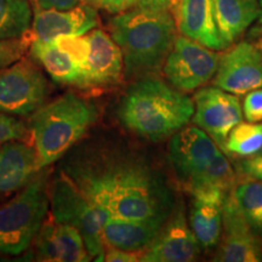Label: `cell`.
<instances>
[{
  "instance_id": "obj_1",
  "label": "cell",
  "mask_w": 262,
  "mask_h": 262,
  "mask_svg": "<svg viewBox=\"0 0 262 262\" xmlns=\"http://www.w3.org/2000/svg\"><path fill=\"white\" fill-rule=\"evenodd\" d=\"M61 172L110 217L165 222L175 208L160 173L125 153L84 147L67 156Z\"/></svg>"
},
{
  "instance_id": "obj_2",
  "label": "cell",
  "mask_w": 262,
  "mask_h": 262,
  "mask_svg": "<svg viewBox=\"0 0 262 262\" xmlns=\"http://www.w3.org/2000/svg\"><path fill=\"white\" fill-rule=\"evenodd\" d=\"M110 31L122 50L127 78L153 75L162 70L178 38V25L171 12L139 8L111 18Z\"/></svg>"
},
{
  "instance_id": "obj_3",
  "label": "cell",
  "mask_w": 262,
  "mask_h": 262,
  "mask_svg": "<svg viewBox=\"0 0 262 262\" xmlns=\"http://www.w3.org/2000/svg\"><path fill=\"white\" fill-rule=\"evenodd\" d=\"M194 103L155 75L139 78L127 90L119 118L127 129L152 142L172 136L192 119Z\"/></svg>"
},
{
  "instance_id": "obj_4",
  "label": "cell",
  "mask_w": 262,
  "mask_h": 262,
  "mask_svg": "<svg viewBox=\"0 0 262 262\" xmlns=\"http://www.w3.org/2000/svg\"><path fill=\"white\" fill-rule=\"evenodd\" d=\"M97 108L73 93L41 106L29 119V133L42 170L73 148L97 119Z\"/></svg>"
},
{
  "instance_id": "obj_5",
  "label": "cell",
  "mask_w": 262,
  "mask_h": 262,
  "mask_svg": "<svg viewBox=\"0 0 262 262\" xmlns=\"http://www.w3.org/2000/svg\"><path fill=\"white\" fill-rule=\"evenodd\" d=\"M50 209L48 176H35L0 205V256H17L32 247Z\"/></svg>"
},
{
  "instance_id": "obj_6",
  "label": "cell",
  "mask_w": 262,
  "mask_h": 262,
  "mask_svg": "<svg viewBox=\"0 0 262 262\" xmlns=\"http://www.w3.org/2000/svg\"><path fill=\"white\" fill-rule=\"evenodd\" d=\"M49 199L52 219L77 229L90 256L103 261L106 245L102 229L110 215L94 205L61 171L49 186Z\"/></svg>"
},
{
  "instance_id": "obj_7",
  "label": "cell",
  "mask_w": 262,
  "mask_h": 262,
  "mask_svg": "<svg viewBox=\"0 0 262 262\" xmlns=\"http://www.w3.org/2000/svg\"><path fill=\"white\" fill-rule=\"evenodd\" d=\"M49 91L48 79L32 61L21 58L0 68V112L32 116L44 106Z\"/></svg>"
},
{
  "instance_id": "obj_8",
  "label": "cell",
  "mask_w": 262,
  "mask_h": 262,
  "mask_svg": "<svg viewBox=\"0 0 262 262\" xmlns=\"http://www.w3.org/2000/svg\"><path fill=\"white\" fill-rule=\"evenodd\" d=\"M220 55L185 35L178 37L163 66L166 79L182 93L194 91L214 78Z\"/></svg>"
},
{
  "instance_id": "obj_9",
  "label": "cell",
  "mask_w": 262,
  "mask_h": 262,
  "mask_svg": "<svg viewBox=\"0 0 262 262\" xmlns=\"http://www.w3.org/2000/svg\"><path fill=\"white\" fill-rule=\"evenodd\" d=\"M193 122L221 148L232 129L243 119L241 101L233 94L217 86L203 88L194 95Z\"/></svg>"
},
{
  "instance_id": "obj_10",
  "label": "cell",
  "mask_w": 262,
  "mask_h": 262,
  "mask_svg": "<svg viewBox=\"0 0 262 262\" xmlns=\"http://www.w3.org/2000/svg\"><path fill=\"white\" fill-rule=\"evenodd\" d=\"M201 244L186 220L183 206L173 208L155 241L141 253L143 262H191L201 254Z\"/></svg>"
},
{
  "instance_id": "obj_11",
  "label": "cell",
  "mask_w": 262,
  "mask_h": 262,
  "mask_svg": "<svg viewBox=\"0 0 262 262\" xmlns=\"http://www.w3.org/2000/svg\"><path fill=\"white\" fill-rule=\"evenodd\" d=\"M214 84L235 95L262 89V52L255 44L241 41L220 57Z\"/></svg>"
},
{
  "instance_id": "obj_12",
  "label": "cell",
  "mask_w": 262,
  "mask_h": 262,
  "mask_svg": "<svg viewBox=\"0 0 262 262\" xmlns=\"http://www.w3.org/2000/svg\"><path fill=\"white\" fill-rule=\"evenodd\" d=\"M100 24L96 8L88 3L68 10L33 6L31 33L33 40L49 41L60 37H81Z\"/></svg>"
},
{
  "instance_id": "obj_13",
  "label": "cell",
  "mask_w": 262,
  "mask_h": 262,
  "mask_svg": "<svg viewBox=\"0 0 262 262\" xmlns=\"http://www.w3.org/2000/svg\"><path fill=\"white\" fill-rule=\"evenodd\" d=\"M88 54L83 67L81 89L108 88L119 84L124 74L123 54L113 38L100 28L85 34Z\"/></svg>"
},
{
  "instance_id": "obj_14",
  "label": "cell",
  "mask_w": 262,
  "mask_h": 262,
  "mask_svg": "<svg viewBox=\"0 0 262 262\" xmlns=\"http://www.w3.org/2000/svg\"><path fill=\"white\" fill-rule=\"evenodd\" d=\"M224 237L215 261L258 262L262 261V239L258 238L239 210L229 191L222 204Z\"/></svg>"
},
{
  "instance_id": "obj_15",
  "label": "cell",
  "mask_w": 262,
  "mask_h": 262,
  "mask_svg": "<svg viewBox=\"0 0 262 262\" xmlns=\"http://www.w3.org/2000/svg\"><path fill=\"white\" fill-rule=\"evenodd\" d=\"M219 152L214 140L199 126H183L169 143L170 162L185 185L204 171Z\"/></svg>"
},
{
  "instance_id": "obj_16",
  "label": "cell",
  "mask_w": 262,
  "mask_h": 262,
  "mask_svg": "<svg viewBox=\"0 0 262 262\" xmlns=\"http://www.w3.org/2000/svg\"><path fill=\"white\" fill-rule=\"evenodd\" d=\"M35 258L48 262H84L90 254L77 229L52 219H45L33 242Z\"/></svg>"
},
{
  "instance_id": "obj_17",
  "label": "cell",
  "mask_w": 262,
  "mask_h": 262,
  "mask_svg": "<svg viewBox=\"0 0 262 262\" xmlns=\"http://www.w3.org/2000/svg\"><path fill=\"white\" fill-rule=\"evenodd\" d=\"M176 25L185 37L211 50H225L216 25L215 0H179Z\"/></svg>"
},
{
  "instance_id": "obj_18",
  "label": "cell",
  "mask_w": 262,
  "mask_h": 262,
  "mask_svg": "<svg viewBox=\"0 0 262 262\" xmlns=\"http://www.w3.org/2000/svg\"><path fill=\"white\" fill-rule=\"evenodd\" d=\"M40 171L38 155L22 141L0 146V192H14L28 185Z\"/></svg>"
},
{
  "instance_id": "obj_19",
  "label": "cell",
  "mask_w": 262,
  "mask_h": 262,
  "mask_svg": "<svg viewBox=\"0 0 262 262\" xmlns=\"http://www.w3.org/2000/svg\"><path fill=\"white\" fill-rule=\"evenodd\" d=\"M29 52L31 56L44 67L52 80L81 89L83 70L79 61L56 40H33Z\"/></svg>"
},
{
  "instance_id": "obj_20",
  "label": "cell",
  "mask_w": 262,
  "mask_h": 262,
  "mask_svg": "<svg viewBox=\"0 0 262 262\" xmlns=\"http://www.w3.org/2000/svg\"><path fill=\"white\" fill-rule=\"evenodd\" d=\"M164 224L165 222L110 217L102 229L104 245L142 253L155 241Z\"/></svg>"
},
{
  "instance_id": "obj_21",
  "label": "cell",
  "mask_w": 262,
  "mask_h": 262,
  "mask_svg": "<svg viewBox=\"0 0 262 262\" xmlns=\"http://www.w3.org/2000/svg\"><path fill=\"white\" fill-rule=\"evenodd\" d=\"M258 16V0H215L216 25L225 49L234 44Z\"/></svg>"
},
{
  "instance_id": "obj_22",
  "label": "cell",
  "mask_w": 262,
  "mask_h": 262,
  "mask_svg": "<svg viewBox=\"0 0 262 262\" xmlns=\"http://www.w3.org/2000/svg\"><path fill=\"white\" fill-rule=\"evenodd\" d=\"M224 201L193 198L189 227L203 249L215 248L221 241Z\"/></svg>"
},
{
  "instance_id": "obj_23",
  "label": "cell",
  "mask_w": 262,
  "mask_h": 262,
  "mask_svg": "<svg viewBox=\"0 0 262 262\" xmlns=\"http://www.w3.org/2000/svg\"><path fill=\"white\" fill-rule=\"evenodd\" d=\"M32 18L28 0H0V39L24 37L31 31Z\"/></svg>"
},
{
  "instance_id": "obj_24",
  "label": "cell",
  "mask_w": 262,
  "mask_h": 262,
  "mask_svg": "<svg viewBox=\"0 0 262 262\" xmlns=\"http://www.w3.org/2000/svg\"><path fill=\"white\" fill-rule=\"evenodd\" d=\"M231 192L250 228L262 239V181L243 182Z\"/></svg>"
},
{
  "instance_id": "obj_25",
  "label": "cell",
  "mask_w": 262,
  "mask_h": 262,
  "mask_svg": "<svg viewBox=\"0 0 262 262\" xmlns=\"http://www.w3.org/2000/svg\"><path fill=\"white\" fill-rule=\"evenodd\" d=\"M225 149L239 157H254L262 153V124H237L227 137Z\"/></svg>"
},
{
  "instance_id": "obj_26",
  "label": "cell",
  "mask_w": 262,
  "mask_h": 262,
  "mask_svg": "<svg viewBox=\"0 0 262 262\" xmlns=\"http://www.w3.org/2000/svg\"><path fill=\"white\" fill-rule=\"evenodd\" d=\"M32 41L33 38L29 32L19 38L0 39V68L8 67L24 58L31 48Z\"/></svg>"
},
{
  "instance_id": "obj_27",
  "label": "cell",
  "mask_w": 262,
  "mask_h": 262,
  "mask_svg": "<svg viewBox=\"0 0 262 262\" xmlns=\"http://www.w3.org/2000/svg\"><path fill=\"white\" fill-rule=\"evenodd\" d=\"M29 129L15 116L0 112V146L11 141L27 139Z\"/></svg>"
},
{
  "instance_id": "obj_28",
  "label": "cell",
  "mask_w": 262,
  "mask_h": 262,
  "mask_svg": "<svg viewBox=\"0 0 262 262\" xmlns=\"http://www.w3.org/2000/svg\"><path fill=\"white\" fill-rule=\"evenodd\" d=\"M243 114L248 122H262V89L248 93L243 102Z\"/></svg>"
},
{
  "instance_id": "obj_29",
  "label": "cell",
  "mask_w": 262,
  "mask_h": 262,
  "mask_svg": "<svg viewBox=\"0 0 262 262\" xmlns=\"http://www.w3.org/2000/svg\"><path fill=\"white\" fill-rule=\"evenodd\" d=\"M94 8L104 10L110 14H120L135 8L136 0H84Z\"/></svg>"
},
{
  "instance_id": "obj_30",
  "label": "cell",
  "mask_w": 262,
  "mask_h": 262,
  "mask_svg": "<svg viewBox=\"0 0 262 262\" xmlns=\"http://www.w3.org/2000/svg\"><path fill=\"white\" fill-rule=\"evenodd\" d=\"M141 253L137 251H126L118 248H107L104 250L103 261L107 262H135L140 261Z\"/></svg>"
},
{
  "instance_id": "obj_31",
  "label": "cell",
  "mask_w": 262,
  "mask_h": 262,
  "mask_svg": "<svg viewBox=\"0 0 262 262\" xmlns=\"http://www.w3.org/2000/svg\"><path fill=\"white\" fill-rule=\"evenodd\" d=\"M179 0H136L135 8L150 11H169L176 10Z\"/></svg>"
},
{
  "instance_id": "obj_32",
  "label": "cell",
  "mask_w": 262,
  "mask_h": 262,
  "mask_svg": "<svg viewBox=\"0 0 262 262\" xmlns=\"http://www.w3.org/2000/svg\"><path fill=\"white\" fill-rule=\"evenodd\" d=\"M84 0H31L33 6L40 9H55V10H68L79 5Z\"/></svg>"
},
{
  "instance_id": "obj_33",
  "label": "cell",
  "mask_w": 262,
  "mask_h": 262,
  "mask_svg": "<svg viewBox=\"0 0 262 262\" xmlns=\"http://www.w3.org/2000/svg\"><path fill=\"white\" fill-rule=\"evenodd\" d=\"M241 168L245 175L250 176V178L255 180H258V181H262V156L244 160L242 163Z\"/></svg>"
},
{
  "instance_id": "obj_34",
  "label": "cell",
  "mask_w": 262,
  "mask_h": 262,
  "mask_svg": "<svg viewBox=\"0 0 262 262\" xmlns=\"http://www.w3.org/2000/svg\"><path fill=\"white\" fill-rule=\"evenodd\" d=\"M251 34H254V37H256V42H255V45H256L258 50L262 52V25H257V27L254 29V31H251Z\"/></svg>"
},
{
  "instance_id": "obj_35",
  "label": "cell",
  "mask_w": 262,
  "mask_h": 262,
  "mask_svg": "<svg viewBox=\"0 0 262 262\" xmlns=\"http://www.w3.org/2000/svg\"><path fill=\"white\" fill-rule=\"evenodd\" d=\"M258 4H260V16H258V24L257 25H262V0H258Z\"/></svg>"
}]
</instances>
